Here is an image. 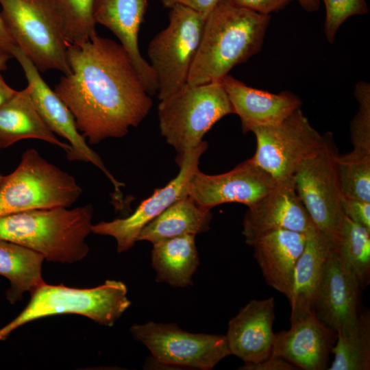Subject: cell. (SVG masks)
Masks as SVG:
<instances>
[{
  "label": "cell",
  "mask_w": 370,
  "mask_h": 370,
  "mask_svg": "<svg viewBox=\"0 0 370 370\" xmlns=\"http://www.w3.org/2000/svg\"><path fill=\"white\" fill-rule=\"evenodd\" d=\"M3 176L2 175L0 174V182H1V180H2V178H3Z\"/></svg>",
  "instance_id": "cell-41"
},
{
  "label": "cell",
  "mask_w": 370,
  "mask_h": 370,
  "mask_svg": "<svg viewBox=\"0 0 370 370\" xmlns=\"http://www.w3.org/2000/svg\"><path fill=\"white\" fill-rule=\"evenodd\" d=\"M92 214V206L88 204L1 216L0 240L27 247L48 261L73 263L88 253L86 238L91 232Z\"/></svg>",
  "instance_id": "cell-3"
},
{
  "label": "cell",
  "mask_w": 370,
  "mask_h": 370,
  "mask_svg": "<svg viewBox=\"0 0 370 370\" xmlns=\"http://www.w3.org/2000/svg\"><path fill=\"white\" fill-rule=\"evenodd\" d=\"M208 148V143L199 145L183 154L177 155L180 166L177 176L165 186L157 188L143 200L129 217L111 221H101L91 227V232L115 238L118 253L132 248L141 230L176 201L188 195V184L193 173L198 169L199 158Z\"/></svg>",
  "instance_id": "cell-13"
},
{
  "label": "cell",
  "mask_w": 370,
  "mask_h": 370,
  "mask_svg": "<svg viewBox=\"0 0 370 370\" xmlns=\"http://www.w3.org/2000/svg\"><path fill=\"white\" fill-rule=\"evenodd\" d=\"M275 299H252L228 323L225 334L232 355L244 363H256L273 352Z\"/></svg>",
  "instance_id": "cell-18"
},
{
  "label": "cell",
  "mask_w": 370,
  "mask_h": 370,
  "mask_svg": "<svg viewBox=\"0 0 370 370\" xmlns=\"http://www.w3.org/2000/svg\"><path fill=\"white\" fill-rule=\"evenodd\" d=\"M233 3L263 14H270L286 6L291 0H230Z\"/></svg>",
  "instance_id": "cell-34"
},
{
  "label": "cell",
  "mask_w": 370,
  "mask_h": 370,
  "mask_svg": "<svg viewBox=\"0 0 370 370\" xmlns=\"http://www.w3.org/2000/svg\"><path fill=\"white\" fill-rule=\"evenodd\" d=\"M306 11L309 12L319 10L321 0H297Z\"/></svg>",
  "instance_id": "cell-39"
},
{
  "label": "cell",
  "mask_w": 370,
  "mask_h": 370,
  "mask_svg": "<svg viewBox=\"0 0 370 370\" xmlns=\"http://www.w3.org/2000/svg\"><path fill=\"white\" fill-rule=\"evenodd\" d=\"M69 45L89 40L97 34L93 16L95 0H53Z\"/></svg>",
  "instance_id": "cell-29"
},
{
  "label": "cell",
  "mask_w": 370,
  "mask_h": 370,
  "mask_svg": "<svg viewBox=\"0 0 370 370\" xmlns=\"http://www.w3.org/2000/svg\"><path fill=\"white\" fill-rule=\"evenodd\" d=\"M333 135L324 134V144L305 160L293 175L296 192L316 227L331 238L343 221L337 157Z\"/></svg>",
  "instance_id": "cell-10"
},
{
  "label": "cell",
  "mask_w": 370,
  "mask_h": 370,
  "mask_svg": "<svg viewBox=\"0 0 370 370\" xmlns=\"http://www.w3.org/2000/svg\"><path fill=\"white\" fill-rule=\"evenodd\" d=\"M210 210L199 206L187 196L176 201L147 223L140 232L138 241L152 244L184 235H194L210 228Z\"/></svg>",
  "instance_id": "cell-24"
},
{
  "label": "cell",
  "mask_w": 370,
  "mask_h": 370,
  "mask_svg": "<svg viewBox=\"0 0 370 370\" xmlns=\"http://www.w3.org/2000/svg\"><path fill=\"white\" fill-rule=\"evenodd\" d=\"M244 133L256 127L278 124L301 108L299 97L289 91L278 94L248 86L227 74L220 81Z\"/></svg>",
  "instance_id": "cell-20"
},
{
  "label": "cell",
  "mask_w": 370,
  "mask_h": 370,
  "mask_svg": "<svg viewBox=\"0 0 370 370\" xmlns=\"http://www.w3.org/2000/svg\"><path fill=\"white\" fill-rule=\"evenodd\" d=\"M12 56L17 60L23 68L33 103L42 120L55 134L69 142L71 150L66 153L68 160L92 163L98 167L112 183L116 199L121 201V187L124 184L114 177L100 157L88 146L77 130L75 119L65 103L51 89L40 76L38 69L17 46L12 49Z\"/></svg>",
  "instance_id": "cell-12"
},
{
  "label": "cell",
  "mask_w": 370,
  "mask_h": 370,
  "mask_svg": "<svg viewBox=\"0 0 370 370\" xmlns=\"http://www.w3.org/2000/svg\"><path fill=\"white\" fill-rule=\"evenodd\" d=\"M316 227L299 199L293 176L278 182L260 200L248 207L243 221V235L251 245L260 236L286 230L306 234Z\"/></svg>",
  "instance_id": "cell-15"
},
{
  "label": "cell",
  "mask_w": 370,
  "mask_h": 370,
  "mask_svg": "<svg viewBox=\"0 0 370 370\" xmlns=\"http://www.w3.org/2000/svg\"><path fill=\"white\" fill-rule=\"evenodd\" d=\"M325 6L324 32L328 41L333 42L336 34L349 17L369 12L366 0H323Z\"/></svg>",
  "instance_id": "cell-32"
},
{
  "label": "cell",
  "mask_w": 370,
  "mask_h": 370,
  "mask_svg": "<svg viewBox=\"0 0 370 370\" xmlns=\"http://www.w3.org/2000/svg\"><path fill=\"white\" fill-rule=\"evenodd\" d=\"M26 138L42 140L70 151L69 144L60 141L36 109L27 86L0 106V149Z\"/></svg>",
  "instance_id": "cell-23"
},
{
  "label": "cell",
  "mask_w": 370,
  "mask_h": 370,
  "mask_svg": "<svg viewBox=\"0 0 370 370\" xmlns=\"http://www.w3.org/2000/svg\"><path fill=\"white\" fill-rule=\"evenodd\" d=\"M194 235H184L153 243L152 267L156 280L174 287L192 284V277L199 264Z\"/></svg>",
  "instance_id": "cell-25"
},
{
  "label": "cell",
  "mask_w": 370,
  "mask_h": 370,
  "mask_svg": "<svg viewBox=\"0 0 370 370\" xmlns=\"http://www.w3.org/2000/svg\"><path fill=\"white\" fill-rule=\"evenodd\" d=\"M12 57V56L11 55L3 51L0 47V71H3L7 68L8 61Z\"/></svg>",
  "instance_id": "cell-40"
},
{
  "label": "cell",
  "mask_w": 370,
  "mask_h": 370,
  "mask_svg": "<svg viewBox=\"0 0 370 370\" xmlns=\"http://www.w3.org/2000/svg\"><path fill=\"white\" fill-rule=\"evenodd\" d=\"M67 58L71 72L54 91L89 143L122 138L148 115L151 96L120 43L97 33L85 42L68 44Z\"/></svg>",
  "instance_id": "cell-1"
},
{
  "label": "cell",
  "mask_w": 370,
  "mask_h": 370,
  "mask_svg": "<svg viewBox=\"0 0 370 370\" xmlns=\"http://www.w3.org/2000/svg\"><path fill=\"white\" fill-rule=\"evenodd\" d=\"M147 0H95V23L110 29L130 57L150 96L157 94L153 70L141 56L138 33L147 10Z\"/></svg>",
  "instance_id": "cell-19"
},
{
  "label": "cell",
  "mask_w": 370,
  "mask_h": 370,
  "mask_svg": "<svg viewBox=\"0 0 370 370\" xmlns=\"http://www.w3.org/2000/svg\"><path fill=\"white\" fill-rule=\"evenodd\" d=\"M329 370L370 369V314L360 312L356 324L338 332Z\"/></svg>",
  "instance_id": "cell-28"
},
{
  "label": "cell",
  "mask_w": 370,
  "mask_h": 370,
  "mask_svg": "<svg viewBox=\"0 0 370 370\" xmlns=\"http://www.w3.org/2000/svg\"><path fill=\"white\" fill-rule=\"evenodd\" d=\"M354 95L358 101V112L350 124L353 150L370 155V85L365 81L355 86Z\"/></svg>",
  "instance_id": "cell-31"
},
{
  "label": "cell",
  "mask_w": 370,
  "mask_h": 370,
  "mask_svg": "<svg viewBox=\"0 0 370 370\" xmlns=\"http://www.w3.org/2000/svg\"><path fill=\"white\" fill-rule=\"evenodd\" d=\"M336 338V332L313 312L291 323L289 330L274 334L271 355L286 360L297 369H328Z\"/></svg>",
  "instance_id": "cell-17"
},
{
  "label": "cell",
  "mask_w": 370,
  "mask_h": 370,
  "mask_svg": "<svg viewBox=\"0 0 370 370\" xmlns=\"http://www.w3.org/2000/svg\"><path fill=\"white\" fill-rule=\"evenodd\" d=\"M17 90L9 86L0 74V106L11 99Z\"/></svg>",
  "instance_id": "cell-38"
},
{
  "label": "cell",
  "mask_w": 370,
  "mask_h": 370,
  "mask_svg": "<svg viewBox=\"0 0 370 370\" xmlns=\"http://www.w3.org/2000/svg\"><path fill=\"white\" fill-rule=\"evenodd\" d=\"M331 246L330 238L317 227L306 234L305 246L293 272L291 323L314 312L316 293Z\"/></svg>",
  "instance_id": "cell-22"
},
{
  "label": "cell",
  "mask_w": 370,
  "mask_h": 370,
  "mask_svg": "<svg viewBox=\"0 0 370 370\" xmlns=\"http://www.w3.org/2000/svg\"><path fill=\"white\" fill-rule=\"evenodd\" d=\"M345 216L370 230V202L342 197Z\"/></svg>",
  "instance_id": "cell-33"
},
{
  "label": "cell",
  "mask_w": 370,
  "mask_h": 370,
  "mask_svg": "<svg viewBox=\"0 0 370 370\" xmlns=\"http://www.w3.org/2000/svg\"><path fill=\"white\" fill-rule=\"evenodd\" d=\"M251 132L256 138L251 160L277 182L293 177L324 144V135L310 125L301 108L278 124L256 127Z\"/></svg>",
  "instance_id": "cell-9"
},
{
  "label": "cell",
  "mask_w": 370,
  "mask_h": 370,
  "mask_svg": "<svg viewBox=\"0 0 370 370\" xmlns=\"http://www.w3.org/2000/svg\"><path fill=\"white\" fill-rule=\"evenodd\" d=\"M337 169L343 195L370 202V155L354 150L338 155Z\"/></svg>",
  "instance_id": "cell-30"
},
{
  "label": "cell",
  "mask_w": 370,
  "mask_h": 370,
  "mask_svg": "<svg viewBox=\"0 0 370 370\" xmlns=\"http://www.w3.org/2000/svg\"><path fill=\"white\" fill-rule=\"evenodd\" d=\"M360 288L356 275L332 245L314 299L317 317L336 332L352 328L360 313Z\"/></svg>",
  "instance_id": "cell-16"
},
{
  "label": "cell",
  "mask_w": 370,
  "mask_h": 370,
  "mask_svg": "<svg viewBox=\"0 0 370 370\" xmlns=\"http://www.w3.org/2000/svg\"><path fill=\"white\" fill-rule=\"evenodd\" d=\"M127 293L125 284L116 280H108L90 288L45 283L31 293V299L24 310L0 329V341L29 321L56 314H80L101 325L112 326L131 304Z\"/></svg>",
  "instance_id": "cell-4"
},
{
  "label": "cell",
  "mask_w": 370,
  "mask_h": 370,
  "mask_svg": "<svg viewBox=\"0 0 370 370\" xmlns=\"http://www.w3.org/2000/svg\"><path fill=\"white\" fill-rule=\"evenodd\" d=\"M169 9L167 26L153 38L147 49L149 63L157 79L159 100L187 84L206 19L180 5Z\"/></svg>",
  "instance_id": "cell-8"
},
{
  "label": "cell",
  "mask_w": 370,
  "mask_h": 370,
  "mask_svg": "<svg viewBox=\"0 0 370 370\" xmlns=\"http://www.w3.org/2000/svg\"><path fill=\"white\" fill-rule=\"evenodd\" d=\"M82 189L75 178L36 149L23 152L16 169L0 182V217L24 211L69 208Z\"/></svg>",
  "instance_id": "cell-6"
},
{
  "label": "cell",
  "mask_w": 370,
  "mask_h": 370,
  "mask_svg": "<svg viewBox=\"0 0 370 370\" xmlns=\"http://www.w3.org/2000/svg\"><path fill=\"white\" fill-rule=\"evenodd\" d=\"M130 332L161 365L209 370L232 355L225 335L190 333L175 323L134 324Z\"/></svg>",
  "instance_id": "cell-11"
},
{
  "label": "cell",
  "mask_w": 370,
  "mask_h": 370,
  "mask_svg": "<svg viewBox=\"0 0 370 370\" xmlns=\"http://www.w3.org/2000/svg\"><path fill=\"white\" fill-rule=\"evenodd\" d=\"M233 108L220 82L186 84L160 100L159 126L167 143L181 155L199 145L210 128Z\"/></svg>",
  "instance_id": "cell-5"
},
{
  "label": "cell",
  "mask_w": 370,
  "mask_h": 370,
  "mask_svg": "<svg viewBox=\"0 0 370 370\" xmlns=\"http://www.w3.org/2000/svg\"><path fill=\"white\" fill-rule=\"evenodd\" d=\"M0 5L15 44L39 71L71 72L68 43L53 0H0Z\"/></svg>",
  "instance_id": "cell-7"
},
{
  "label": "cell",
  "mask_w": 370,
  "mask_h": 370,
  "mask_svg": "<svg viewBox=\"0 0 370 370\" xmlns=\"http://www.w3.org/2000/svg\"><path fill=\"white\" fill-rule=\"evenodd\" d=\"M16 46L0 13V47L12 56V49Z\"/></svg>",
  "instance_id": "cell-37"
},
{
  "label": "cell",
  "mask_w": 370,
  "mask_h": 370,
  "mask_svg": "<svg viewBox=\"0 0 370 370\" xmlns=\"http://www.w3.org/2000/svg\"><path fill=\"white\" fill-rule=\"evenodd\" d=\"M270 20V14L221 0L206 17L187 83L220 82L234 66L258 53Z\"/></svg>",
  "instance_id": "cell-2"
},
{
  "label": "cell",
  "mask_w": 370,
  "mask_h": 370,
  "mask_svg": "<svg viewBox=\"0 0 370 370\" xmlns=\"http://www.w3.org/2000/svg\"><path fill=\"white\" fill-rule=\"evenodd\" d=\"M162 5L168 8L180 5L195 11L206 17L221 0H160Z\"/></svg>",
  "instance_id": "cell-35"
},
{
  "label": "cell",
  "mask_w": 370,
  "mask_h": 370,
  "mask_svg": "<svg viewBox=\"0 0 370 370\" xmlns=\"http://www.w3.org/2000/svg\"><path fill=\"white\" fill-rule=\"evenodd\" d=\"M332 247L365 288L370 282V230L344 217L330 238Z\"/></svg>",
  "instance_id": "cell-27"
},
{
  "label": "cell",
  "mask_w": 370,
  "mask_h": 370,
  "mask_svg": "<svg viewBox=\"0 0 370 370\" xmlns=\"http://www.w3.org/2000/svg\"><path fill=\"white\" fill-rule=\"evenodd\" d=\"M277 182L250 158L222 174L208 175L197 169L189 180L188 195L199 206L209 210L225 203H240L250 207Z\"/></svg>",
  "instance_id": "cell-14"
},
{
  "label": "cell",
  "mask_w": 370,
  "mask_h": 370,
  "mask_svg": "<svg viewBox=\"0 0 370 370\" xmlns=\"http://www.w3.org/2000/svg\"><path fill=\"white\" fill-rule=\"evenodd\" d=\"M305 243L306 234L280 230L260 236L250 245L267 284L288 301L294 269Z\"/></svg>",
  "instance_id": "cell-21"
},
{
  "label": "cell",
  "mask_w": 370,
  "mask_h": 370,
  "mask_svg": "<svg viewBox=\"0 0 370 370\" xmlns=\"http://www.w3.org/2000/svg\"><path fill=\"white\" fill-rule=\"evenodd\" d=\"M239 369L241 370H295L294 365L286 360L271 356L269 358L256 363H245Z\"/></svg>",
  "instance_id": "cell-36"
},
{
  "label": "cell",
  "mask_w": 370,
  "mask_h": 370,
  "mask_svg": "<svg viewBox=\"0 0 370 370\" xmlns=\"http://www.w3.org/2000/svg\"><path fill=\"white\" fill-rule=\"evenodd\" d=\"M44 260L33 249L0 240V275L10 282L6 298L11 304L20 301L25 292L31 293L45 283L42 278Z\"/></svg>",
  "instance_id": "cell-26"
}]
</instances>
